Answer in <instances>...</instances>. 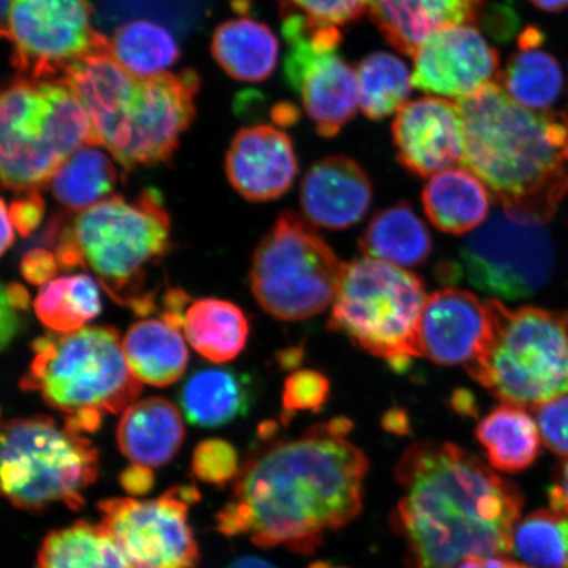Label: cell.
Returning <instances> with one entry per match:
<instances>
[{"instance_id":"cell-30","label":"cell","mask_w":568,"mask_h":568,"mask_svg":"<svg viewBox=\"0 0 568 568\" xmlns=\"http://www.w3.org/2000/svg\"><path fill=\"white\" fill-rule=\"evenodd\" d=\"M119 181L116 160L101 145L80 149L55 170L48 186L68 211H87L112 196Z\"/></svg>"},{"instance_id":"cell-24","label":"cell","mask_w":568,"mask_h":568,"mask_svg":"<svg viewBox=\"0 0 568 568\" xmlns=\"http://www.w3.org/2000/svg\"><path fill=\"white\" fill-rule=\"evenodd\" d=\"M124 357L134 378L144 385L168 387L182 378L189 351L181 329L162 318L134 323L122 339Z\"/></svg>"},{"instance_id":"cell-42","label":"cell","mask_w":568,"mask_h":568,"mask_svg":"<svg viewBox=\"0 0 568 568\" xmlns=\"http://www.w3.org/2000/svg\"><path fill=\"white\" fill-rule=\"evenodd\" d=\"M59 266L54 253L47 251V248L36 247L21 258L20 272L27 282L34 284V286H44L48 282L53 281L57 272H59Z\"/></svg>"},{"instance_id":"cell-39","label":"cell","mask_w":568,"mask_h":568,"mask_svg":"<svg viewBox=\"0 0 568 568\" xmlns=\"http://www.w3.org/2000/svg\"><path fill=\"white\" fill-rule=\"evenodd\" d=\"M284 13H297L312 26L344 27L368 11L371 0H280Z\"/></svg>"},{"instance_id":"cell-28","label":"cell","mask_w":568,"mask_h":568,"mask_svg":"<svg viewBox=\"0 0 568 568\" xmlns=\"http://www.w3.org/2000/svg\"><path fill=\"white\" fill-rule=\"evenodd\" d=\"M359 248L365 257L408 268L425 264L433 241L412 205L399 202L375 213L359 239Z\"/></svg>"},{"instance_id":"cell-51","label":"cell","mask_w":568,"mask_h":568,"mask_svg":"<svg viewBox=\"0 0 568 568\" xmlns=\"http://www.w3.org/2000/svg\"><path fill=\"white\" fill-rule=\"evenodd\" d=\"M226 568H280L273 565L272 562H268V560L258 558V557H244L239 558L234 560L229 567Z\"/></svg>"},{"instance_id":"cell-43","label":"cell","mask_w":568,"mask_h":568,"mask_svg":"<svg viewBox=\"0 0 568 568\" xmlns=\"http://www.w3.org/2000/svg\"><path fill=\"white\" fill-rule=\"evenodd\" d=\"M119 481L128 495L144 496L152 491L154 474L151 467L132 464L120 474Z\"/></svg>"},{"instance_id":"cell-40","label":"cell","mask_w":568,"mask_h":568,"mask_svg":"<svg viewBox=\"0 0 568 568\" xmlns=\"http://www.w3.org/2000/svg\"><path fill=\"white\" fill-rule=\"evenodd\" d=\"M537 424L542 443L557 456L568 457V394L538 407Z\"/></svg>"},{"instance_id":"cell-17","label":"cell","mask_w":568,"mask_h":568,"mask_svg":"<svg viewBox=\"0 0 568 568\" xmlns=\"http://www.w3.org/2000/svg\"><path fill=\"white\" fill-rule=\"evenodd\" d=\"M397 161L410 174L429 178L464 161L458 104L424 97L403 105L393 123Z\"/></svg>"},{"instance_id":"cell-46","label":"cell","mask_w":568,"mask_h":568,"mask_svg":"<svg viewBox=\"0 0 568 568\" xmlns=\"http://www.w3.org/2000/svg\"><path fill=\"white\" fill-rule=\"evenodd\" d=\"M457 568H531L507 556L467 558Z\"/></svg>"},{"instance_id":"cell-2","label":"cell","mask_w":568,"mask_h":568,"mask_svg":"<svg viewBox=\"0 0 568 568\" xmlns=\"http://www.w3.org/2000/svg\"><path fill=\"white\" fill-rule=\"evenodd\" d=\"M402 497L389 521L408 568H457L508 556L524 499L515 483L452 443H416L395 467Z\"/></svg>"},{"instance_id":"cell-7","label":"cell","mask_w":568,"mask_h":568,"mask_svg":"<svg viewBox=\"0 0 568 568\" xmlns=\"http://www.w3.org/2000/svg\"><path fill=\"white\" fill-rule=\"evenodd\" d=\"M488 333L466 372L501 403L537 409L568 394V312L488 300Z\"/></svg>"},{"instance_id":"cell-54","label":"cell","mask_w":568,"mask_h":568,"mask_svg":"<svg viewBox=\"0 0 568 568\" xmlns=\"http://www.w3.org/2000/svg\"><path fill=\"white\" fill-rule=\"evenodd\" d=\"M339 568H345V567H339Z\"/></svg>"},{"instance_id":"cell-6","label":"cell","mask_w":568,"mask_h":568,"mask_svg":"<svg viewBox=\"0 0 568 568\" xmlns=\"http://www.w3.org/2000/svg\"><path fill=\"white\" fill-rule=\"evenodd\" d=\"M95 144L87 106L65 78L20 77L0 101V172L4 189L23 194L48 186L63 162Z\"/></svg>"},{"instance_id":"cell-1","label":"cell","mask_w":568,"mask_h":568,"mask_svg":"<svg viewBox=\"0 0 568 568\" xmlns=\"http://www.w3.org/2000/svg\"><path fill=\"white\" fill-rule=\"evenodd\" d=\"M352 429L347 418H333L251 453L231 501L216 515L217 531L247 536L261 548L314 554L328 532L347 527L364 508L371 464L346 438Z\"/></svg>"},{"instance_id":"cell-13","label":"cell","mask_w":568,"mask_h":568,"mask_svg":"<svg viewBox=\"0 0 568 568\" xmlns=\"http://www.w3.org/2000/svg\"><path fill=\"white\" fill-rule=\"evenodd\" d=\"M460 257L474 287L517 301L536 294L550 280L554 245L545 223L501 209L465 240Z\"/></svg>"},{"instance_id":"cell-12","label":"cell","mask_w":568,"mask_h":568,"mask_svg":"<svg viewBox=\"0 0 568 568\" xmlns=\"http://www.w3.org/2000/svg\"><path fill=\"white\" fill-rule=\"evenodd\" d=\"M201 80L193 70L139 78L122 116L98 140L120 168L158 165L173 158L195 116Z\"/></svg>"},{"instance_id":"cell-3","label":"cell","mask_w":568,"mask_h":568,"mask_svg":"<svg viewBox=\"0 0 568 568\" xmlns=\"http://www.w3.org/2000/svg\"><path fill=\"white\" fill-rule=\"evenodd\" d=\"M466 169L510 215L546 223L568 193V115L532 110L493 82L457 102Z\"/></svg>"},{"instance_id":"cell-48","label":"cell","mask_w":568,"mask_h":568,"mask_svg":"<svg viewBox=\"0 0 568 568\" xmlns=\"http://www.w3.org/2000/svg\"><path fill=\"white\" fill-rule=\"evenodd\" d=\"M452 406L454 410L464 416L477 417L478 408L474 395L466 389H458L453 394Z\"/></svg>"},{"instance_id":"cell-21","label":"cell","mask_w":568,"mask_h":568,"mask_svg":"<svg viewBox=\"0 0 568 568\" xmlns=\"http://www.w3.org/2000/svg\"><path fill=\"white\" fill-rule=\"evenodd\" d=\"M488 0H371L368 13L396 51L414 55L447 28L477 23Z\"/></svg>"},{"instance_id":"cell-35","label":"cell","mask_w":568,"mask_h":568,"mask_svg":"<svg viewBox=\"0 0 568 568\" xmlns=\"http://www.w3.org/2000/svg\"><path fill=\"white\" fill-rule=\"evenodd\" d=\"M359 106L368 119L382 120L408 103L414 87L406 62L386 52L368 54L357 69Z\"/></svg>"},{"instance_id":"cell-5","label":"cell","mask_w":568,"mask_h":568,"mask_svg":"<svg viewBox=\"0 0 568 568\" xmlns=\"http://www.w3.org/2000/svg\"><path fill=\"white\" fill-rule=\"evenodd\" d=\"M83 267L95 273L113 302L134 314L155 310L149 275L169 251L170 217L158 190L149 189L128 201L112 195L83 211L68 226Z\"/></svg>"},{"instance_id":"cell-20","label":"cell","mask_w":568,"mask_h":568,"mask_svg":"<svg viewBox=\"0 0 568 568\" xmlns=\"http://www.w3.org/2000/svg\"><path fill=\"white\" fill-rule=\"evenodd\" d=\"M371 176L358 162L345 155L317 161L301 187L304 216L314 225L343 231L361 222L373 203Z\"/></svg>"},{"instance_id":"cell-15","label":"cell","mask_w":568,"mask_h":568,"mask_svg":"<svg viewBox=\"0 0 568 568\" xmlns=\"http://www.w3.org/2000/svg\"><path fill=\"white\" fill-rule=\"evenodd\" d=\"M197 499L195 487L182 486L154 500H104L98 509L133 568H195L199 546L189 508Z\"/></svg>"},{"instance_id":"cell-38","label":"cell","mask_w":568,"mask_h":568,"mask_svg":"<svg viewBox=\"0 0 568 568\" xmlns=\"http://www.w3.org/2000/svg\"><path fill=\"white\" fill-rule=\"evenodd\" d=\"M240 470L239 454L229 442L210 438L195 447L193 473L205 485L224 487L236 480Z\"/></svg>"},{"instance_id":"cell-4","label":"cell","mask_w":568,"mask_h":568,"mask_svg":"<svg viewBox=\"0 0 568 568\" xmlns=\"http://www.w3.org/2000/svg\"><path fill=\"white\" fill-rule=\"evenodd\" d=\"M32 351L20 388L39 393L68 416L65 424L75 432H97L105 414H119L141 394L142 383L128 367L112 326L49 333L34 339Z\"/></svg>"},{"instance_id":"cell-34","label":"cell","mask_w":568,"mask_h":568,"mask_svg":"<svg viewBox=\"0 0 568 568\" xmlns=\"http://www.w3.org/2000/svg\"><path fill=\"white\" fill-rule=\"evenodd\" d=\"M33 308L47 328L55 333L77 332L101 314V291L90 275L61 276L41 286Z\"/></svg>"},{"instance_id":"cell-45","label":"cell","mask_w":568,"mask_h":568,"mask_svg":"<svg viewBox=\"0 0 568 568\" xmlns=\"http://www.w3.org/2000/svg\"><path fill=\"white\" fill-rule=\"evenodd\" d=\"M550 508L568 516V457L564 458L554 473L549 488Z\"/></svg>"},{"instance_id":"cell-18","label":"cell","mask_w":568,"mask_h":568,"mask_svg":"<svg viewBox=\"0 0 568 568\" xmlns=\"http://www.w3.org/2000/svg\"><path fill=\"white\" fill-rule=\"evenodd\" d=\"M488 333L487 303L459 288L435 291L426 297L418 344L423 357L439 366H468Z\"/></svg>"},{"instance_id":"cell-23","label":"cell","mask_w":568,"mask_h":568,"mask_svg":"<svg viewBox=\"0 0 568 568\" xmlns=\"http://www.w3.org/2000/svg\"><path fill=\"white\" fill-rule=\"evenodd\" d=\"M491 193L468 169L453 168L430 176L423 190L426 216L438 231L465 234L478 230L491 209Z\"/></svg>"},{"instance_id":"cell-25","label":"cell","mask_w":568,"mask_h":568,"mask_svg":"<svg viewBox=\"0 0 568 568\" xmlns=\"http://www.w3.org/2000/svg\"><path fill=\"white\" fill-rule=\"evenodd\" d=\"M211 52L226 74L241 82L267 80L278 62L280 42L261 21H225L212 36Z\"/></svg>"},{"instance_id":"cell-50","label":"cell","mask_w":568,"mask_h":568,"mask_svg":"<svg viewBox=\"0 0 568 568\" xmlns=\"http://www.w3.org/2000/svg\"><path fill=\"white\" fill-rule=\"evenodd\" d=\"M2 254L9 251V247L13 244V224L9 215V207H7L6 201H2Z\"/></svg>"},{"instance_id":"cell-11","label":"cell","mask_w":568,"mask_h":568,"mask_svg":"<svg viewBox=\"0 0 568 568\" xmlns=\"http://www.w3.org/2000/svg\"><path fill=\"white\" fill-rule=\"evenodd\" d=\"M282 33L288 47L284 75L290 88L301 97L320 136L335 138L359 106L357 71L338 52L339 28L312 26L297 13H284Z\"/></svg>"},{"instance_id":"cell-36","label":"cell","mask_w":568,"mask_h":568,"mask_svg":"<svg viewBox=\"0 0 568 568\" xmlns=\"http://www.w3.org/2000/svg\"><path fill=\"white\" fill-rule=\"evenodd\" d=\"M513 552L531 568H568V516L550 508L520 518Z\"/></svg>"},{"instance_id":"cell-37","label":"cell","mask_w":568,"mask_h":568,"mask_svg":"<svg viewBox=\"0 0 568 568\" xmlns=\"http://www.w3.org/2000/svg\"><path fill=\"white\" fill-rule=\"evenodd\" d=\"M331 395V383L322 373L300 371L284 382L282 393L283 424H288L296 412L322 410Z\"/></svg>"},{"instance_id":"cell-8","label":"cell","mask_w":568,"mask_h":568,"mask_svg":"<svg viewBox=\"0 0 568 568\" xmlns=\"http://www.w3.org/2000/svg\"><path fill=\"white\" fill-rule=\"evenodd\" d=\"M425 284L407 268L364 257L344 265L328 328L402 372L423 357L418 325L426 302Z\"/></svg>"},{"instance_id":"cell-14","label":"cell","mask_w":568,"mask_h":568,"mask_svg":"<svg viewBox=\"0 0 568 568\" xmlns=\"http://www.w3.org/2000/svg\"><path fill=\"white\" fill-rule=\"evenodd\" d=\"M2 34L11 45L12 65L32 80H51L109 45L92 27L90 0H11Z\"/></svg>"},{"instance_id":"cell-27","label":"cell","mask_w":568,"mask_h":568,"mask_svg":"<svg viewBox=\"0 0 568 568\" xmlns=\"http://www.w3.org/2000/svg\"><path fill=\"white\" fill-rule=\"evenodd\" d=\"M252 400L248 379L229 368L194 373L184 382L180 396L186 420L203 428H216L245 416Z\"/></svg>"},{"instance_id":"cell-41","label":"cell","mask_w":568,"mask_h":568,"mask_svg":"<svg viewBox=\"0 0 568 568\" xmlns=\"http://www.w3.org/2000/svg\"><path fill=\"white\" fill-rule=\"evenodd\" d=\"M45 204L40 190L28 191L10 203L9 215L21 236H30L44 217Z\"/></svg>"},{"instance_id":"cell-9","label":"cell","mask_w":568,"mask_h":568,"mask_svg":"<svg viewBox=\"0 0 568 568\" xmlns=\"http://www.w3.org/2000/svg\"><path fill=\"white\" fill-rule=\"evenodd\" d=\"M99 474V453L83 433L52 417L13 418L2 428V493L11 506L40 513L84 506Z\"/></svg>"},{"instance_id":"cell-10","label":"cell","mask_w":568,"mask_h":568,"mask_svg":"<svg viewBox=\"0 0 568 568\" xmlns=\"http://www.w3.org/2000/svg\"><path fill=\"white\" fill-rule=\"evenodd\" d=\"M344 265L314 224L284 211L255 248L253 295L268 315L302 322L335 302Z\"/></svg>"},{"instance_id":"cell-49","label":"cell","mask_w":568,"mask_h":568,"mask_svg":"<svg viewBox=\"0 0 568 568\" xmlns=\"http://www.w3.org/2000/svg\"><path fill=\"white\" fill-rule=\"evenodd\" d=\"M2 294L7 297V300H9L13 307L18 308L19 311L23 312L30 308V293H28L26 287L21 286V284L11 283L9 286H3Z\"/></svg>"},{"instance_id":"cell-26","label":"cell","mask_w":568,"mask_h":568,"mask_svg":"<svg viewBox=\"0 0 568 568\" xmlns=\"http://www.w3.org/2000/svg\"><path fill=\"white\" fill-rule=\"evenodd\" d=\"M475 437L495 470L516 474L528 470L541 456L538 424L525 408L501 403L488 412L475 429Z\"/></svg>"},{"instance_id":"cell-22","label":"cell","mask_w":568,"mask_h":568,"mask_svg":"<svg viewBox=\"0 0 568 568\" xmlns=\"http://www.w3.org/2000/svg\"><path fill=\"white\" fill-rule=\"evenodd\" d=\"M180 409L163 397L134 402L123 410L118 425L120 452L132 462L148 467L169 464L184 439Z\"/></svg>"},{"instance_id":"cell-52","label":"cell","mask_w":568,"mask_h":568,"mask_svg":"<svg viewBox=\"0 0 568 568\" xmlns=\"http://www.w3.org/2000/svg\"><path fill=\"white\" fill-rule=\"evenodd\" d=\"M529 2L544 12H562L568 9V0H529Z\"/></svg>"},{"instance_id":"cell-33","label":"cell","mask_w":568,"mask_h":568,"mask_svg":"<svg viewBox=\"0 0 568 568\" xmlns=\"http://www.w3.org/2000/svg\"><path fill=\"white\" fill-rule=\"evenodd\" d=\"M520 51L510 57L499 77L501 88L517 103L532 110H550L564 88V71L541 44L518 42Z\"/></svg>"},{"instance_id":"cell-32","label":"cell","mask_w":568,"mask_h":568,"mask_svg":"<svg viewBox=\"0 0 568 568\" xmlns=\"http://www.w3.org/2000/svg\"><path fill=\"white\" fill-rule=\"evenodd\" d=\"M109 52L120 65L140 78L168 73L181 55L172 32L151 19L119 26L109 39Z\"/></svg>"},{"instance_id":"cell-44","label":"cell","mask_w":568,"mask_h":568,"mask_svg":"<svg viewBox=\"0 0 568 568\" xmlns=\"http://www.w3.org/2000/svg\"><path fill=\"white\" fill-rule=\"evenodd\" d=\"M20 312L3 294L0 295V345H2V349L12 343L23 326Z\"/></svg>"},{"instance_id":"cell-47","label":"cell","mask_w":568,"mask_h":568,"mask_svg":"<svg viewBox=\"0 0 568 568\" xmlns=\"http://www.w3.org/2000/svg\"><path fill=\"white\" fill-rule=\"evenodd\" d=\"M383 428L397 436H406L410 430L409 418L406 412L390 409L382 420Z\"/></svg>"},{"instance_id":"cell-31","label":"cell","mask_w":568,"mask_h":568,"mask_svg":"<svg viewBox=\"0 0 568 568\" xmlns=\"http://www.w3.org/2000/svg\"><path fill=\"white\" fill-rule=\"evenodd\" d=\"M36 568H133L102 524L77 521L49 532Z\"/></svg>"},{"instance_id":"cell-53","label":"cell","mask_w":568,"mask_h":568,"mask_svg":"<svg viewBox=\"0 0 568 568\" xmlns=\"http://www.w3.org/2000/svg\"><path fill=\"white\" fill-rule=\"evenodd\" d=\"M308 568H333V567L329 564L316 562L314 565H311Z\"/></svg>"},{"instance_id":"cell-16","label":"cell","mask_w":568,"mask_h":568,"mask_svg":"<svg viewBox=\"0 0 568 568\" xmlns=\"http://www.w3.org/2000/svg\"><path fill=\"white\" fill-rule=\"evenodd\" d=\"M412 59L415 88L456 102L495 82L500 67L499 53L474 24L432 36Z\"/></svg>"},{"instance_id":"cell-29","label":"cell","mask_w":568,"mask_h":568,"mask_svg":"<svg viewBox=\"0 0 568 568\" xmlns=\"http://www.w3.org/2000/svg\"><path fill=\"white\" fill-rule=\"evenodd\" d=\"M182 329L194 351L215 364L236 358L248 336L244 312L236 304L211 297L190 303Z\"/></svg>"},{"instance_id":"cell-19","label":"cell","mask_w":568,"mask_h":568,"mask_svg":"<svg viewBox=\"0 0 568 568\" xmlns=\"http://www.w3.org/2000/svg\"><path fill=\"white\" fill-rule=\"evenodd\" d=\"M293 141L275 126L244 128L225 158L226 176L246 201L267 202L286 194L297 174Z\"/></svg>"}]
</instances>
